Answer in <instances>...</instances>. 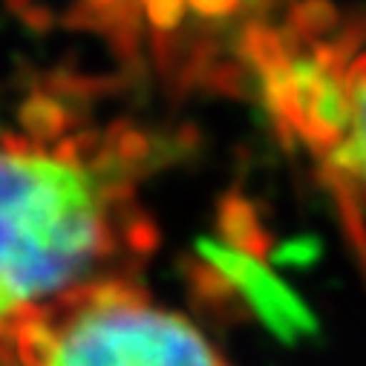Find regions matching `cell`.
<instances>
[{"instance_id":"obj_1","label":"cell","mask_w":366,"mask_h":366,"mask_svg":"<svg viewBox=\"0 0 366 366\" xmlns=\"http://www.w3.org/2000/svg\"><path fill=\"white\" fill-rule=\"evenodd\" d=\"M26 127L0 130V337L29 312L104 280H136L156 245L142 205L150 139L86 124L35 99Z\"/></svg>"},{"instance_id":"obj_2","label":"cell","mask_w":366,"mask_h":366,"mask_svg":"<svg viewBox=\"0 0 366 366\" xmlns=\"http://www.w3.org/2000/svg\"><path fill=\"white\" fill-rule=\"evenodd\" d=\"M15 366H231L219 349L136 280H104L69 292L4 337Z\"/></svg>"},{"instance_id":"obj_3","label":"cell","mask_w":366,"mask_h":366,"mask_svg":"<svg viewBox=\"0 0 366 366\" xmlns=\"http://www.w3.org/2000/svg\"><path fill=\"white\" fill-rule=\"evenodd\" d=\"M262 0H72L69 24L104 35L124 55H150L162 66H185L208 38Z\"/></svg>"},{"instance_id":"obj_4","label":"cell","mask_w":366,"mask_h":366,"mask_svg":"<svg viewBox=\"0 0 366 366\" xmlns=\"http://www.w3.org/2000/svg\"><path fill=\"white\" fill-rule=\"evenodd\" d=\"M194 274L199 289L222 292V297H242L277 332H297L306 323V312L283 289V283H277L268 271H262V265L254 257L242 254V248L234 242H202Z\"/></svg>"},{"instance_id":"obj_5","label":"cell","mask_w":366,"mask_h":366,"mask_svg":"<svg viewBox=\"0 0 366 366\" xmlns=\"http://www.w3.org/2000/svg\"><path fill=\"white\" fill-rule=\"evenodd\" d=\"M326 176V185L332 188L355 239L363 245L360 199L366 197V46L352 58L343 86V124L340 139L320 167Z\"/></svg>"},{"instance_id":"obj_6","label":"cell","mask_w":366,"mask_h":366,"mask_svg":"<svg viewBox=\"0 0 366 366\" xmlns=\"http://www.w3.org/2000/svg\"><path fill=\"white\" fill-rule=\"evenodd\" d=\"M0 366H15V360H12V355H9L4 340H0Z\"/></svg>"}]
</instances>
